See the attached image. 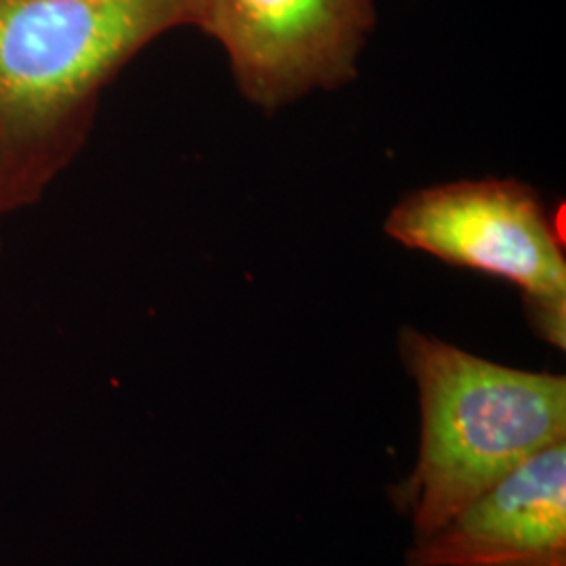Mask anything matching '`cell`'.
Segmentation results:
<instances>
[{"label": "cell", "mask_w": 566, "mask_h": 566, "mask_svg": "<svg viewBox=\"0 0 566 566\" xmlns=\"http://www.w3.org/2000/svg\"><path fill=\"white\" fill-rule=\"evenodd\" d=\"M208 0H0V223L84 147L102 93L145 46L202 30Z\"/></svg>", "instance_id": "obj_1"}, {"label": "cell", "mask_w": 566, "mask_h": 566, "mask_svg": "<svg viewBox=\"0 0 566 566\" xmlns=\"http://www.w3.org/2000/svg\"><path fill=\"white\" fill-rule=\"evenodd\" d=\"M420 441L390 504L426 535L547 447L566 441V378L495 364L416 327L399 334Z\"/></svg>", "instance_id": "obj_2"}, {"label": "cell", "mask_w": 566, "mask_h": 566, "mask_svg": "<svg viewBox=\"0 0 566 566\" xmlns=\"http://www.w3.org/2000/svg\"><path fill=\"white\" fill-rule=\"evenodd\" d=\"M385 229L405 248L514 283L531 329L565 350V245L533 187L512 179L437 185L405 196Z\"/></svg>", "instance_id": "obj_3"}, {"label": "cell", "mask_w": 566, "mask_h": 566, "mask_svg": "<svg viewBox=\"0 0 566 566\" xmlns=\"http://www.w3.org/2000/svg\"><path fill=\"white\" fill-rule=\"evenodd\" d=\"M403 566H566V441L514 468L446 525L411 537Z\"/></svg>", "instance_id": "obj_5"}, {"label": "cell", "mask_w": 566, "mask_h": 566, "mask_svg": "<svg viewBox=\"0 0 566 566\" xmlns=\"http://www.w3.org/2000/svg\"><path fill=\"white\" fill-rule=\"evenodd\" d=\"M376 23L374 0H208L202 32L223 46L243 97L275 112L355 81Z\"/></svg>", "instance_id": "obj_4"}]
</instances>
